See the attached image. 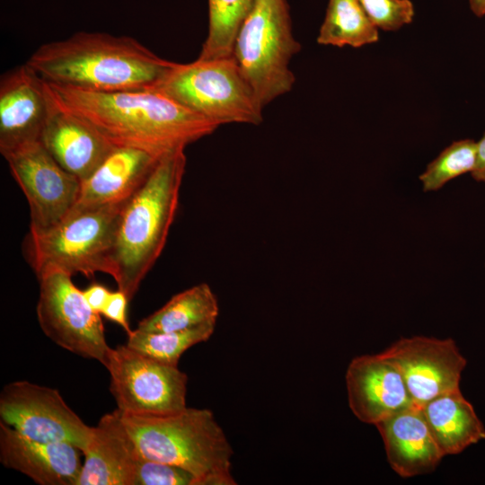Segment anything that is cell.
I'll list each match as a JSON object with an SVG mask.
<instances>
[{
	"label": "cell",
	"mask_w": 485,
	"mask_h": 485,
	"mask_svg": "<svg viewBox=\"0 0 485 485\" xmlns=\"http://www.w3.org/2000/svg\"><path fill=\"white\" fill-rule=\"evenodd\" d=\"M217 298L207 283L193 286L173 295L163 306L138 322L137 330L148 332L184 331L216 324Z\"/></svg>",
	"instance_id": "44dd1931"
},
{
	"label": "cell",
	"mask_w": 485,
	"mask_h": 485,
	"mask_svg": "<svg viewBox=\"0 0 485 485\" xmlns=\"http://www.w3.org/2000/svg\"><path fill=\"white\" fill-rule=\"evenodd\" d=\"M300 48L287 0H255L232 56L263 109L292 90L295 78L289 63Z\"/></svg>",
	"instance_id": "8992f818"
},
{
	"label": "cell",
	"mask_w": 485,
	"mask_h": 485,
	"mask_svg": "<svg viewBox=\"0 0 485 485\" xmlns=\"http://www.w3.org/2000/svg\"><path fill=\"white\" fill-rule=\"evenodd\" d=\"M118 411L143 457L189 471L196 485L236 484L231 474L233 448L210 410L186 407L168 415Z\"/></svg>",
	"instance_id": "277c9868"
},
{
	"label": "cell",
	"mask_w": 485,
	"mask_h": 485,
	"mask_svg": "<svg viewBox=\"0 0 485 485\" xmlns=\"http://www.w3.org/2000/svg\"><path fill=\"white\" fill-rule=\"evenodd\" d=\"M422 411L443 454H458L485 439V428L461 389L424 404Z\"/></svg>",
	"instance_id": "ffe728a7"
},
{
	"label": "cell",
	"mask_w": 485,
	"mask_h": 485,
	"mask_svg": "<svg viewBox=\"0 0 485 485\" xmlns=\"http://www.w3.org/2000/svg\"><path fill=\"white\" fill-rule=\"evenodd\" d=\"M128 302L125 293L119 289L110 291L107 303L101 313L108 320L120 325L128 334L132 331L127 314Z\"/></svg>",
	"instance_id": "83f0119b"
},
{
	"label": "cell",
	"mask_w": 485,
	"mask_h": 485,
	"mask_svg": "<svg viewBox=\"0 0 485 485\" xmlns=\"http://www.w3.org/2000/svg\"><path fill=\"white\" fill-rule=\"evenodd\" d=\"M83 452L66 443L28 438L0 423V461L40 485H77Z\"/></svg>",
	"instance_id": "9a60e30c"
},
{
	"label": "cell",
	"mask_w": 485,
	"mask_h": 485,
	"mask_svg": "<svg viewBox=\"0 0 485 485\" xmlns=\"http://www.w3.org/2000/svg\"><path fill=\"white\" fill-rule=\"evenodd\" d=\"M391 468L402 478L433 472L445 456L421 407L412 405L378 422Z\"/></svg>",
	"instance_id": "ac0fdd59"
},
{
	"label": "cell",
	"mask_w": 485,
	"mask_h": 485,
	"mask_svg": "<svg viewBox=\"0 0 485 485\" xmlns=\"http://www.w3.org/2000/svg\"><path fill=\"white\" fill-rule=\"evenodd\" d=\"M383 353L398 367L413 403L419 407L443 393L460 390L467 361L452 339L401 338Z\"/></svg>",
	"instance_id": "7c38bea8"
},
{
	"label": "cell",
	"mask_w": 485,
	"mask_h": 485,
	"mask_svg": "<svg viewBox=\"0 0 485 485\" xmlns=\"http://www.w3.org/2000/svg\"><path fill=\"white\" fill-rule=\"evenodd\" d=\"M83 455L77 485H133L141 457L118 410L102 416L93 427L92 441Z\"/></svg>",
	"instance_id": "d6986e66"
},
{
	"label": "cell",
	"mask_w": 485,
	"mask_h": 485,
	"mask_svg": "<svg viewBox=\"0 0 485 485\" xmlns=\"http://www.w3.org/2000/svg\"><path fill=\"white\" fill-rule=\"evenodd\" d=\"M185 149L162 156L125 203L114 251L118 289L130 301L161 255L177 213L186 167Z\"/></svg>",
	"instance_id": "3957f363"
},
{
	"label": "cell",
	"mask_w": 485,
	"mask_h": 485,
	"mask_svg": "<svg viewBox=\"0 0 485 485\" xmlns=\"http://www.w3.org/2000/svg\"><path fill=\"white\" fill-rule=\"evenodd\" d=\"M476 158V142L463 139L453 142L429 163L419 179L425 192L436 191L448 181L472 172Z\"/></svg>",
	"instance_id": "d4e9b609"
},
{
	"label": "cell",
	"mask_w": 485,
	"mask_h": 485,
	"mask_svg": "<svg viewBox=\"0 0 485 485\" xmlns=\"http://www.w3.org/2000/svg\"><path fill=\"white\" fill-rule=\"evenodd\" d=\"M216 324H205L184 331L148 332L137 329L128 334L126 345L155 360L178 366L181 356L192 346L212 336Z\"/></svg>",
	"instance_id": "cb8c5ba5"
},
{
	"label": "cell",
	"mask_w": 485,
	"mask_h": 485,
	"mask_svg": "<svg viewBox=\"0 0 485 485\" xmlns=\"http://www.w3.org/2000/svg\"><path fill=\"white\" fill-rule=\"evenodd\" d=\"M472 177L479 182L485 183V133L479 142H476V158Z\"/></svg>",
	"instance_id": "f546056e"
},
{
	"label": "cell",
	"mask_w": 485,
	"mask_h": 485,
	"mask_svg": "<svg viewBox=\"0 0 485 485\" xmlns=\"http://www.w3.org/2000/svg\"><path fill=\"white\" fill-rule=\"evenodd\" d=\"M126 202L70 213L47 231H29L24 254L37 278L48 270L88 278L101 272L113 278L117 233Z\"/></svg>",
	"instance_id": "5b68a950"
},
{
	"label": "cell",
	"mask_w": 485,
	"mask_h": 485,
	"mask_svg": "<svg viewBox=\"0 0 485 485\" xmlns=\"http://www.w3.org/2000/svg\"><path fill=\"white\" fill-rule=\"evenodd\" d=\"M159 159L139 148L116 146L81 182L78 199L68 214L126 202L146 181Z\"/></svg>",
	"instance_id": "e0dca14e"
},
{
	"label": "cell",
	"mask_w": 485,
	"mask_h": 485,
	"mask_svg": "<svg viewBox=\"0 0 485 485\" xmlns=\"http://www.w3.org/2000/svg\"><path fill=\"white\" fill-rule=\"evenodd\" d=\"M4 157L27 198L30 231L44 232L60 223L75 205L82 181L62 168L40 140Z\"/></svg>",
	"instance_id": "8fae6325"
},
{
	"label": "cell",
	"mask_w": 485,
	"mask_h": 485,
	"mask_svg": "<svg viewBox=\"0 0 485 485\" xmlns=\"http://www.w3.org/2000/svg\"><path fill=\"white\" fill-rule=\"evenodd\" d=\"M70 275L48 270L40 275L37 318L44 334L59 347L105 366L109 347L101 314L89 305Z\"/></svg>",
	"instance_id": "9c48e42d"
},
{
	"label": "cell",
	"mask_w": 485,
	"mask_h": 485,
	"mask_svg": "<svg viewBox=\"0 0 485 485\" xmlns=\"http://www.w3.org/2000/svg\"><path fill=\"white\" fill-rule=\"evenodd\" d=\"M49 99V112L40 141L62 168L83 181L117 146Z\"/></svg>",
	"instance_id": "2e32d148"
},
{
	"label": "cell",
	"mask_w": 485,
	"mask_h": 485,
	"mask_svg": "<svg viewBox=\"0 0 485 485\" xmlns=\"http://www.w3.org/2000/svg\"><path fill=\"white\" fill-rule=\"evenodd\" d=\"M372 22L383 31H397L414 17L410 0H358Z\"/></svg>",
	"instance_id": "484cf974"
},
{
	"label": "cell",
	"mask_w": 485,
	"mask_h": 485,
	"mask_svg": "<svg viewBox=\"0 0 485 485\" xmlns=\"http://www.w3.org/2000/svg\"><path fill=\"white\" fill-rule=\"evenodd\" d=\"M0 419L28 438L70 444L83 453L93 435V427L68 407L57 390L28 381L12 382L3 388Z\"/></svg>",
	"instance_id": "30bf717a"
},
{
	"label": "cell",
	"mask_w": 485,
	"mask_h": 485,
	"mask_svg": "<svg viewBox=\"0 0 485 485\" xmlns=\"http://www.w3.org/2000/svg\"><path fill=\"white\" fill-rule=\"evenodd\" d=\"M118 410L136 415H168L184 410L188 377L178 366L145 356L129 347L111 348L104 366Z\"/></svg>",
	"instance_id": "ba28073f"
},
{
	"label": "cell",
	"mask_w": 485,
	"mask_h": 485,
	"mask_svg": "<svg viewBox=\"0 0 485 485\" xmlns=\"http://www.w3.org/2000/svg\"><path fill=\"white\" fill-rule=\"evenodd\" d=\"M255 0H208V32L198 58L231 57L235 37Z\"/></svg>",
	"instance_id": "603a6c76"
},
{
	"label": "cell",
	"mask_w": 485,
	"mask_h": 485,
	"mask_svg": "<svg viewBox=\"0 0 485 485\" xmlns=\"http://www.w3.org/2000/svg\"><path fill=\"white\" fill-rule=\"evenodd\" d=\"M89 305L101 314L109 298L110 291L99 283L91 284L83 291Z\"/></svg>",
	"instance_id": "f1b7e54d"
},
{
	"label": "cell",
	"mask_w": 485,
	"mask_h": 485,
	"mask_svg": "<svg viewBox=\"0 0 485 485\" xmlns=\"http://www.w3.org/2000/svg\"><path fill=\"white\" fill-rule=\"evenodd\" d=\"M51 100L117 146L162 156L212 134L219 125L156 89L93 93L45 82Z\"/></svg>",
	"instance_id": "6da1fadb"
},
{
	"label": "cell",
	"mask_w": 485,
	"mask_h": 485,
	"mask_svg": "<svg viewBox=\"0 0 485 485\" xmlns=\"http://www.w3.org/2000/svg\"><path fill=\"white\" fill-rule=\"evenodd\" d=\"M154 89L219 126L263 120V108L233 56L174 62Z\"/></svg>",
	"instance_id": "52a82bcc"
},
{
	"label": "cell",
	"mask_w": 485,
	"mask_h": 485,
	"mask_svg": "<svg viewBox=\"0 0 485 485\" xmlns=\"http://www.w3.org/2000/svg\"><path fill=\"white\" fill-rule=\"evenodd\" d=\"M345 380L348 406L363 423L375 426L415 405L400 370L383 352L354 357Z\"/></svg>",
	"instance_id": "4fadbf2b"
},
{
	"label": "cell",
	"mask_w": 485,
	"mask_h": 485,
	"mask_svg": "<svg viewBox=\"0 0 485 485\" xmlns=\"http://www.w3.org/2000/svg\"><path fill=\"white\" fill-rule=\"evenodd\" d=\"M173 63L134 38L88 31L45 43L26 61L47 83L93 93L154 89Z\"/></svg>",
	"instance_id": "7a4b0ae2"
},
{
	"label": "cell",
	"mask_w": 485,
	"mask_h": 485,
	"mask_svg": "<svg viewBox=\"0 0 485 485\" xmlns=\"http://www.w3.org/2000/svg\"><path fill=\"white\" fill-rule=\"evenodd\" d=\"M50 108L44 81L25 63L0 80V152L3 156L40 140Z\"/></svg>",
	"instance_id": "5bb4252c"
},
{
	"label": "cell",
	"mask_w": 485,
	"mask_h": 485,
	"mask_svg": "<svg viewBox=\"0 0 485 485\" xmlns=\"http://www.w3.org/2000/svg\"><path fill=\"white\" fill-rule=\"evenodd\" d=\"M133 485H196V477L181 467L141 455L135 469Z\"/></svg>",
	"instance_id": "4316f807"
},
{
	"label": "cell",
	"mask_w": 485,
	"mask_h": 485,
	"mask_svg": "<svg viewBox=\"0 0 485 485\" xmlns=\"http://www.w3.org/2000/svg\"><path fill=\"white\" fill-rule=\"evenodd\" d=\"M378 28L358 0H329L317 42L339 48H360L378 40Z\"/></svg>",
	"instance_id": "7402d4cb"
},
{
	"label": "cell",
	"mask_w": 485,
	"mask_h": 485,
	"mask_svg": "<svg viewBox=\"0 0 485 485\" xmlns=\"http://www.w3.org/2000/svg\"><path fill=\"white\" fill-rule=\"evenodd\" d=\"M471 11L477 17L485 15V0H469Z\"/></svg>",
	"instance_id": "4dcf8cb0"
}]
</instances>
